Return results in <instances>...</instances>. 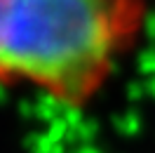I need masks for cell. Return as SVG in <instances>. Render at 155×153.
Wrapping results in <instances>:
<instances>
[{"label":"cell","instance_id":"cell-1","mask_svg":"<svg viewBox=\"0 0 155 153\" xmlns=\"http://www.w3.org/2000/svg\"><path fill=\"white\" fill-rule=\"evenodd\" d=\"M148 0H0V87L82 111L136 52Z\"/></svg>","mask_w":155,"mask_h":153}]
</instances>
